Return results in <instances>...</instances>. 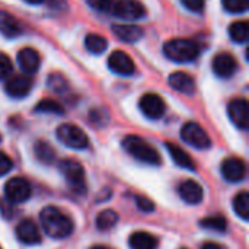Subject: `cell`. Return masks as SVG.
Returning a JSON list of instances; mask_svg holds the SVG:
<instances>
[{"mask_svg": "<svg viewBox=\"0 0 249 249\" xmlns=\"http://www.w3.org/2000/svg\"><path fill=\"white\" fill-rule=\"evenodd\" d=\"M39 222L45 233L53 239H64L69 238L74 231L73 220L64 214L57 207L48 206L44 207L39 213Z\"/></svg>", "mask_w": 249, "mask_h": 249, "instance_id": "1", "label": "cell"}, {"mask_svg": "<svg viewBox=\"0 0 249 249\" xmlns=\"http://www.w3.org/2000/svg\"><path fill=\"white\" fill-rule=\"evenodd\" d=\"M36 112H44V114H55V115H61L64 114V108L60 102L54 101V99H42L36 104L35 107Z\"/></svg>", "mask_w": 249, "mask_h": 249, "instance_id": "29", "label": "cell"}, {"mask_svg": "<svg viewBox=\"0 0 249 249\" xmlns=\"http://www.w3.org/2000/svg\"><path fill=\"white\" fill-rule=\"evenodd\" d=\"M86 1L95 10H99V12H111L112 4H114L115 0H86Z\"/></svg>", "mask_w": 249, "mask_h": 249, "instance_id": "34", "label": "cell"}, {"mask_svg": "<svg viewBox=\"0 0 249 249\" xmlns=\"http://www.w3.org/2000/svg\"><path fill=\"white\" fill-rule=\"evenodd\" d=\"M118 223V214L114 210H102L98 217H96V228L101 232H107L109 229H112L115 225Z\"/></svg>", "mask_w": 249, "mask_h": 249, "instance_id": "27", "label": "cell"}, {"mask_svg": "<svg viewBox=\"0 0 249 249\" xmlns=\"http://www.w3.org/2000/svg\"><path fill=\"white\" fill-rule=\"evenodd\" d=\"M233 212L238 217H241L244 222L249 220V193L241 191L233 198Z\"/></svg>", "mask_w": 249, "mask_h": 249, "instance_id": "25", "label": "cell"}, {"mask_svg": "<svg viewBox=\"0 0 249 249\" xmlns=\"http://www.w3.org/2000/svg\"><path fill=\"white\" fill-rule=\"evenodd\" d=\"M31 194H32L31 184L22 177L10 178L4 184V197L10 204L25 203L26 200L31 198Z\"/></svg>", "mask_w": 249, "mask_h": 249, "instance_id": "6", "label": "cell"}, {"mask_svg": "<svg viewBox=\"0 0 249 249\" xmlns=\"http://www.w3.org/2000/svg\"><path fill=\"white\" fill-rule=\"evenodd\" d=\"M136 204H137V209L140 212H143V213H152V212H155V203L150 198L144 197V196H137L136 197Z\"/></svg>", "mask_w": 249, "mask_h": 249, "instance_id": "33", "label": "cell"}, {"mask_svg": "<svg viewBox=\"0 0 249 249\" xmlns=\"http://www.w3.org/2000/svg\"><path fill=\"white\" fill-rule=\"evenodd\" d=\"M222 177L229 182H241L247 177V163L239 158H228L220 166Z\"/></svg>", "mask_w": 249, "mask_h": 249, "instance_id": "12", "label": "cell"}, {"mask_svg": "<svg viewBox=\"0 0 249 249\" xmlns=\"http://www.w3.org/2000/svg\"><path fill=\"white\" fill-rule=\"evenodd\" d=\"M139 107H140V111L149 120H159L163 117V114L166 111V104H165L163 98L153 92L144 93L139 101Z\"/></svg>", "mask_w": 249, "mask_h": 249, "instance_id": "9", "label": "cell"}, {"mask_svg": "<svg viewBox=\"0 0 249 249\" xmlns=\"http://www.w3.org/2000/svg\"><path fill=\"white\" fill-rule=\"evenodd\" d=\"M85 47L90 54H102L108 48V41L102 35L88 34L85 38Z\"/></svg>", "mask_w": 249, "mask_h": 249, "instance_id": "24", "label": "cell"}, {"mask_svg": "<svg viewBox=\"0 0 249 249\" xmlns=\"http://www.w3.org/2000/svg\"><path fill=\"white\" fill-rule=\"evenodd\" d=\"M181 137L185 143L196 149H209L212 146V139L206 133V130L194 121L184 124L181 130Z\"/></svg>", "mask_w": 249, "mask_h": 249, "instance_id": "7", "label": "cell"}, {"mask_svg": "<svg viewBox=\"0 0 249 249\" xmlns=\"http://www.w3.org/2000/svg\"><path fill=\"white\" fill-rule=\"evenodd\" d=\"M165 146H166L175 165H178L179 168L188 169V171H196V162L182 147H179L174 143H165Z\"/></svg>", "mask_w": 249, "mask_h": 249, "instance_id": "20", "label": "cell"}, {"mask_svg": "<svg viewBox=\"0 0 249 249\" xmlns=\"http://www.w3.org/2000/svg\"><path fill=\"white\" fill-rule=\"evenodd\" d=\"M0 32L7 38H13L22 32V26L19 20L13 18L10 13L0 10Z\"/></svg>", "mask_w": 249, "mask_h": 249, "instance_id": "22", "label": "cell"}, {"mask_svg": "<svg viewBox=\"0 0 249 249\" xmlns=\"http://www.w3.org/2000/svg\"><path fill=\"white\" fill-rule=\"evenodd\" d=\"M16 238L25 245H38L42 241L36 223L31 219H23L18 223Z\"/></svg>", "mask_w": 249, "mask_h": 249, "instance_id": "13", "label": "cell"}, {"mask_svg": "<svg viewBox=\"0 0 249 249\" xmlns=\"http://www.w3.org/2000/svg\"><path fill=\"white\" fill-rule=\"evenodd\" d=\"M90 249H111V248H108V247H104V245H96V247H92Z\"/></svg>", "mask_w": 249, "mask_h": 249, "instance_id": "39", "label": "cell"}, {"mask_svg": "<svg viewBox=\"0 0 249 249\" xmlns=\"http://www.w3.org/2000/svg\"><path fill=\"white\" fill-rule=\"evenodd\" d=\"M39 63H41V58H39L38 51L31 47L22 48L18 53V64H19L20 70L28 74L35 73L39 67Z\"/></svg>", "mask_w": 249, "mask_h": 249, "instance_id": "18", "label": "cell"}, {"mask_svg": "<svg viewBox=\"0 0 249 249\" xmlns=\"http://www.w3.org/2000/svg\"><path fill=\"white\" fill-rule=\"evenodd\" d=\"M12 70H13L12 60H10L6 54L0 53V80L7 79V77L10 76Z\"/></svg>", "mask_w": 249, "mask_h": 249, "instance_id": "32", "label": "cell"}, {"mask_svg": "<svg viewBox=\"0 0 249 249\" xmlns=\"http://www.w3.org/2000/svg\"><path fill=\"white\" fill-rule=\"evenodd\" d=\"M6 93L12 98H25L32 89V79L28 76H15L6 82Z\"/></svg>", "mask_w": 249, "mask_h": 249, "instance_id": "16", "label": "cell"}, {"mask_svg": "<svg viewBox=\"0 0 249 249\" xmlns=\"http://www.w3.org/2000/svg\"><path fill=\"white\" fill-rule=\"evenodd\" d=\"M112 34L124 42H137L143 38L144 31L134 23H115L111 26Z\"/></svg>", "mask_w": 249, "mask_h": 249, "instance_id": "17", "label": "cell"}, {"mask_svg": "<svg viewBox=\"0 0 249 249\" xmlns=\"http://www.w3.org/2000/svg\"><path fill=\"white\" fill-rule=\"evenodd\" d=\"M0 249H1V247H0Z\"/></svg>", "mask_w": 249, "mask_h": 249, "instance_id": "40", "label": "cell"}, {"mask_svg": "<svg viewBox=\"0 0 249 249\" xmlns=\"http://www.w3.org/2000/svg\"><path fill=\"white\" fill-rule=\"evenodd\" d=\"M123 146L127 150V153H130L136 160L142 163L152 166H158L162 163L159 152L139 136H125L123 140Z\"/></svg>", "mask_w": 249, "mask_h": 249, "instance_id": "2", "label": "cell"}, {"mask_svg": "<svg viewBox=\"0 0 249 249\" xmlns=\"http://www.w3.org/2000/svg\"><path fill=\"white\" fill-rule=\"evenodd\" d=\"M231 38L238 44H245L249 39V23L247 20L233 22L229 28Z\"/></svg>", "mask_w": 249, "mask_h": 249, "instance_id": "26", "label": "cell"}, {"mask_svg": "<svg viewBox=\"0 0 249 249\" xmlns=\"http://www.w3.org/2000/svg\"><path fill=\"white\" fill-rule=\"evenodd\" d=\"M57 139L67 147L74 150H85L89 147V137L74 124H61L57 128Z\"/></svg>", "mask_w": 249, "mask_h": 249, "instance_id": "5", "label": "cell"}, {"mask_svg": "<svg viewBox=\"0 0 249 249\" xmlns=\"http://www.w3.org/2000/svg\"><path fill=\"white\" fill-rule=\"evenodd\" d=\"M178 194L187 204H193V206L200 204L204 198L203 187L194 179L182 181L178 187Z\"/></svg>", "mask_w": 249, "mask_h": 249, "instance_id": "15", "label": "cell"}, {"mask_svg": "<svg viewBox=\"0 0 249 249\" xmlns=\"http://www.w3.org/2000/svg\"><path fill=\"white\" fill-rule=\"evenodd\" d=\"M168 83L171 85L172 89L185 93V95H191L196 90V82L194 79L187 74L185 71H174L169 77H168Z\"/></svg>", "mask_w": 249, "mask_h": 249, "instance_id": "19", "label": "cell"}, {"mask_svg": "<svg viewBox=\"0 0 249 249\" xmlns=\"http://www.w3.org/2000/svg\"><path fill=\"white\" fill-rule=\"evenodd\" d=\"M184 249H185V248H184Z\"/></svg>", "mask_w": 249, "mask_h": 249, "instance_id": "41", "label": "cell"}, {"mask_svg": "<svg viewBox=\"0 0 249 249\" xmlns=\"http://www.w3.org/2000/svg\"><path fill=\"white\" fill-rule=\"evenodd\" d=\"M34 153H35L36 159L45 165L53 163L55 159V150L44 140H39L34 144Z\"/></svg>", "mask_w": 249, "mask_h": 249, "instance_id": "23", "label": "cell"}, {"mask_svg": "<svg viewBox=\"0 0 249 249\" xmlns=\"http://www.w3.org/2000/svg\"><path fill=\"white\" fill-rule=\"evenodd\" d=\"M26 3H29V4H39V3H42L44 0H25Z\"/></svg>", "mask_w": 249, "mask_h": 249, "instance_id": "38", "label": "cell"}, {"mask_svg": "<svg viewBox=\"0 0 249 249\" xmlns=\"http://www.w3.org/2000/svg\"><path fill=\"white\" fill-rule=\"evenodd\" d=\"M200 226L203 229H207V231H212V232L223 233L228 229V222L222 216H210V217H206V219L200 220Z\"/></svg>", "mask_w": 249, "mask_h": 249, "instance_id": "28", "label": "cell"}, {"mask_svg": "<svg viewBox=\"0 0 249 249\" xmlns=\"http://www.w3.org/2000/svg\"><path fill=\"white\" fill-rule=\"evenodd\" d=\"M47 85H48V88H51L54 92H57V93H61V92H64L66 89H67V80L60 74V73H53V74H50L48 76V80H47Z\"/></svg>", "mask_w": 249, "mask_h": 249, "instance_id": "30", "label": "cell"}, {"mask_svg": "<svg viewBox=\"0 0 249 249\" xmlns=\"http://www.w3.org/2000/svg\"><path fill=\"white\" fill-rule=\"evenodd\" d=\"M111 13L124 20H137L146 15V9L139 0H117L112 4Z\"/></svg>", "mask_w": 249, "mask_h": 249, "instance_id": "8", "label": "cell"}, {"mask_svg": "<svg viewBox=\"0 0 249 249\" xmlns=\"http://www.w3.org/2000/svg\"><path fill=\"white\" fill-rule=\"evenodd\" d=\"M58 168L74 194H83L86 191V175L82 163L74 159H64L60 162Z\"/></svg>", "mask_w": 249, "mask_h": 249, "instance_id": "4", "label": "cell"}, {"mask_svg": "<svg viewBox=\"0 0 249 249\" xmlns=\"http://www.w3.org/2000/svg\"><path fill=\"white\" fill-rule=\"evenodd\" d=\"M212 67H213V71L217 77H222V79H228V77H232L236 70H238V63L235 60V57L232 54H228V53H220L214 57L213 63H212Z\"/></svg>", "mask_w": 249, "mask_h": 249, "instance_id": "14", "label": "cell"}, {"mask_svg": "<svg viewBox=\"0 0 249 249\" xmlns=\"http://www.w3.org/2000/svg\"><path fill=\"white\" fill-rule=\"evenodd\" d=\"M128 245L131 249H156L158 248V238L149 232H134L128 238Z\"/></svg>", "mask_w": 249, "mask_h": 249, "instance_id": "21", "label": "cell"}, {"mask_svg": "<svg viewBox=\"0 0 249 249\" xmlns=\"http://www.w3.org/2000/svg\"><path fill=\"white\" fill-rule=\"evenodd\" d=\"M163 53L169 60H172L175 63H190L198 57L200 48L191 39L174 38V39H169L165 42Z\"/></svg>", "mask_w": 249, "mask_h": 249, "instance_id": "3", "label": "cell"}, {"mask_svg": "<svg viewBox=\"0 0 249 249\" xmlns=\"http://www.w3.org/2000/svg\"><path fill=\"white\" fill-rule=\"evenodd\" d=\"M248 101L245 98H238L229 102L228 114L231 121L241 130H248L249 117H248Z\"/></svg>", "mask_w": 249, "mask_h": 249, "instance_id": "11", "label": "cell"}, {"mask_svg": "<svg viewBox=\"0 0 249 249\" xmlns=\"http://www.w3.org/2000/svg\"><path fill=\"white\" fill-rule=\"evenodd\" d=\"M181 3L191 12H200L204 7V0H181Z\"/></svg>", "mask_w": 249, "mask_h": 249, "instance_id": "36", "label": "cell"}, {"mask_svg": "<svg viewBox=\"0 0 249 249\" xmlns=\"http://www.w3.org/2000/svg\"><path fill=\"white\" fill-rule=\"evenodd\" d=\"M223 7L231 13H244L249 7V0H222Z\"/></svg>", "mask_w": 249, "mask_h": 249, "instance_id": "31", "label": "cell"}, {"mask_svg": "<svg viewBox=\"0 0 249 249\" xmlns=\"http://www.w3.org/2000/svg\"><path fill=\"white\" fill-rule=\"evenodd\" d=\"M201 249H223V247L219 244H214V242H206L201 245Z\"/></svg>", "mask_w": 249, "mask_h": 249, "instance_id": "37", "label": "cell"}, {"mask_svg": "<svg viewBox=\"0 0 249 249\" xmlns=\"http://www.w3.org/2000/svg\"><path fill=\"white\" fill-rule=\"evenodd\" d=\"M12 168H13L12 159H10L6 153L0 152V177H3V175H6L7 172H10Z\"/></svg>", "mask_w": 249, "mask_h": 249, "instance_id": "35", "label": "cell"}, {"mask_svg": "<svg viewBox=\"0 0 249 249\" xmlns=\"http://www.w3.org/2000/svg\"><path fill=\"white\" fill-rule=\"evenodd\" d=\"M108 67L111 71L121 74V76H131L136 71V66H134V61L131 60V57L121 50L112 51L109 54Z\"/></svg>", "mask_w": 249, "mask_h": 249, "instance_id": "10", "label": "cell"}]
</instances>
